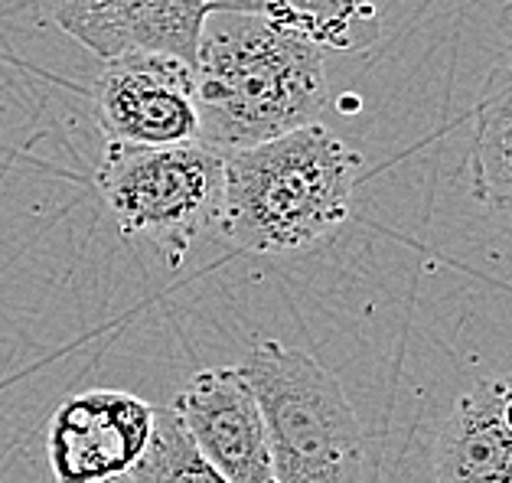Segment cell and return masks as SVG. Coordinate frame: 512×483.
I'll return each instance as SVG.
<instances>
[{"instance_id": "7a4b0ae2", "label": "cell", "mask_w": 512, "mask_h": 483, "mask_svg": "<svg viewBox=\"0 0 512 483\" xmlns=\"http://www.w3.org/2000/svg\"><path fill=\"white\" fill-rule=\"evenodd\" d=\"M359 167L353 147L317 121L235 147L226 151L216 226L242 252L310 249L349 219Z\"/></svg>"}, {"instance_id": "7c38bea8", "label": "cell", "mask_w": 512, "mask_h": 483, "mask_svg": "<svg viewBox=\"0 0 512 483\" xmlns=\"http://www.w3.org/2000/svg\"><path fill=\"white\" fill-rule=\"evenodd\" d=\"M108 483H229L212 470L199 451L193 448L190 435L183 431L173 408H157L154 435L147 444L144 457L128 474Z\"/></svg>"}, {"instance_id": "3957f363", "label": "cell", "mask_w": 512, "mask_h": 483, "mask_svg": "<svg viewBox=\"0 0 512 483\" xmlns=\"http://www.w3.org/2000/svg\"><path fill=\"white\" fill-rule=\"evenodd\" d=\"M239 369L265 415L274 483H362L366 441L330 369L278 340L255 343Z\"/></svg>"}, {"instance_id": "4fadbf2b", "label": "cell", "mask_w": 512, "mask_h": 483, "mask_svg": "<svg viewBox=\"0 0 512 483\" xmlns=\"http://www.w3.org/2000/svg\"><path fill=\"white\" fill-rule=\"evenodd\" d=\"M499 30H503V46H506V56L512 63V0H506L503 14H499Z\"/></svg>"}, {"instance_id": "ba28073f", "label": "cell", "mask_w": 512, "mask_h": 483, "mask_svg": "<svg viewBox=\"0 0 512 483\" xmlns=\"http://www.w3.org/2000/svg\"><path fill=\"white\" fill-rule=\"evenodd\" d=\"M209 0H53V20L95 56L160 49L193 63Z\"/></svg>"}, {"instance_id": "5b68a950", "label": "cell", "mask_w": 512, "mask_h": 483, "mask_svg": "<svg viewBox=\"0 0 512 483\" xmlns=\"http://www.w3.org/2000/svg\"><path fill=\"white\" fill-rule=\"evenodd\" d=\"M95 121L108 141L183 144L199 138L193 63L160 49L108 56L92 89Z\"/></svg>"}, {"instance_id": "6da1fadb", "label": "cell", "mask_w": 512, "mask_h": 483, "mask_svg": "<svg viewBox=\"0 0 512 483\" xmlns=\"http://www.w3.org/2000/svg\"><path fill=\"white\" fill-rule=\"evenodd\" d=\"M193 76L199 141L219 151L314 125L330 102L323 49L248 10H206Z\"/></svg>"}, {"instance_id": "8992f818", "label": "cell", "mask_w": 512, "mask_h": 483, "mask_svg": "<svg viewBox=\"0 0 512 483\" xmlns=\"http://www.w3.org/2000/svg\"><path fill=\"white\" fill-rule=\"evenodd\" d=\"M170 408L219 477L229 483H274L265 415L239 366L199 369Z\"/></svg>"}, {"instance_id": "8fae6325", "label": "cell", "mask_w": 512, "mask_h": 483, "mask_svg": "<svg viewBox=\"0 0 512 483\" xmlns=\"http://www.w3.org/2000/svg\"><path fill=\"white\" fill-rule=\"evenodd\" d=\"M248 10L304 36L323 53H359L379 40L382 0H209V10Z\"/></svg>"}, {"instance_id": "30bf717a", "label": "cell", "mask_w": 512, "mask_h": 483, "mask_svg": "<svg viewBox=\"0 0 512 483\" xmlns=\"http://www.w3.org/2000/svg\"><path fill=\"white\" fill-rule=\"evenodd\" d=\"M470 190L512 235V63L486 76L473 111Z\"/></svg>"}, {"instance_id": "52a82bcc", "label": "cell", "mask_w": 512, "mask_h": 483, "mask_svg": "<svg viewBox=\"0 0 512 483\" xmlns=\"http://www.w3.org/2000/svg\"><path fill=\"white\" fill-rule=\"evenodd\" d=\"M157 405L121 389L72 395L49 421V467L56 483H108L141 461Z\"/></svg>"}, {"instance_id": "277c9868", "label": "cell", "mask_w": 512, "mask_h": 483, "mask_svg": "<svg viewBox=\"0 0 512 483\" xmlns=\"http://www.w3.org/2000/svg\"><path fill=\"white\" fill-rule=\"evenodd\" d=\"M226 151L206 141L124 144L108 141L98 164V193L131 239L151 242L177 268L190 245L216 226Z\"/></svg>"}, {"instance_id": "9c48e42d", "label": "cell", "mask_w": 512, "mask_h": 483, "mask_svg": "<svg viewBox=\"0 0 512 483\" xmlns=\"http://www.w3.org/2000/svg\"><path fill=\"white\" fill-rule=\"evenodd\" d=\"M434 483H512V382H480L447 415Z\"/></svg>"}]
</instances>
